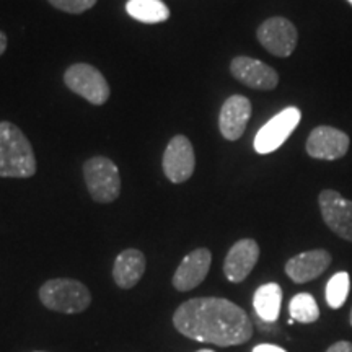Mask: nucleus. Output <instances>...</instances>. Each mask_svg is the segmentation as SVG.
Segmentation results:
<instances>
[{"label":"nucleus","mask_w":352,"mask_h":352,"mask_svg":"<svg viewBox=\"0 0 352 352\" xmlns=\"http://www.w3.org/2000/svg\"><path fill=\"white\" fill-rule=\"evenodd\" d=\"M230 72L243 85L256 88V90H274L279 83V76L276 70L253 57H235L230 64Z\"/></svg>","instance_id":"11"},{"label":"nucleus","mask_w":352,"mask_h":352,"mask_svg":"<svg viewBox=\"0 0 352 352\" xmlns=\"http://www.w3.org/2000/svg\"><path fill=\"white\" fill-rule=\"evenodd\" d=\"M173 324L183 336L220 347L245 344L253 336V323L243 308L220 297H197L182 303Z\"/></svg>","instance_id":"1"},{"label":"nucleus","mask_w":352,"mask_h":352,"mask_svg":"<svg viewBox=\"0 0 352 352\" xmlns=\"http://www.w3.org/2000/svg\"><path fill=\"white\" fill-rule=\"evenodd\" d=\"M327 352H352V342L349 341L334 342L333 346L328 347Z\"/></svg>","instance_id":"22"},{"label":"nucleus","mask_w":352,"mask_h":352,"mask_svg":"<svg viewBox=\"0 0 352 352\" xmlns=\"http://www.w3.org/2000/svg\"><path fill=\"white\" fill-rule=\"evenodd\" d=\"M83 176L95 202L108 204L121 195V176L114 162L107 157H94L83 165Z\"/></svg>","instance_id":"4"},{"label":"nucleus","mask_w":352,"mask_h":352,"mask_svg":"<svg viewBox=\"0 0 352 352\" xmlns=\"http://www.w3.org/2000/svg\"><path fill=\"white\" fill-rule=\"evenodd\" d=\"M145 266H147V261H145L142 252H139L135 248L124 250V252L118 254L116 261H114V283L120 285L121 289H132L142 279Z\"/></svg>","instance_id":"16"},{"label":"nucleus","mask_w":352,"mask_h":352,"mask_svg":"<svg viewBox=\"0 0 352 352\" xmlns=\"http://www.w3.org/2000/svg\"><path fill=\"white\" fill-rule=\"evenodd\" d=\"M64 82L74 94L90 101L91 104H104L109 98V85L98 69L90 64H74L65 70Z\"/></svg>","instance_id":"5"},{"label":"nucleus","mask_w":352,"mask_h":352,"mask_svg":"<svg viewBox=\"0 0 352 352\" xmlns=\"http://www.w3.org/2000/svg\"><path fill=\"white\" fill-rule=\"evenodd\" d=\"M302 120L300 109L296 107H289L277 113L272 120H270L258 131L254 138V151L261 155L277 151L289 135L296 131L298 122Z\"/></svg>","instance_id":"6"},{"label":"nucleus","mask_w":352,"mask_h":352,"mask_svg":"<svg viewBox=\"0 0 352 352\" xmlns=\"http://www.w3.org/2000/svg\"><path fill=\"white\" fill-rule=\"evenodd\" d=\"M259 259V246L252 239L239 240L228 250L223 261V274L230 283H243Z\"/></svg>","instance_id":"12"},{"label":"nucleus","mask_w":352,"mask_h":352,"mask_svg":"<svg viewBox=\"0 0 352 352\" xmlns=\"http://www.w3.org/2000/svg\"><path fill=\"white\" fill-rule=\"evenodd\" d=\"M197 352H215V351H210V349H201V351H197Z\"/></svg>","instance_id":"25"},{"label":"nucleus","mask_w":352,"mask_h":352,"mask_svg":"<svg viewBox=\"0 0 352 352\" xmlns=\"http://www.w3.org/2000/svg\"><path fill=\"white\" fill-rule=\"evenodd\" d=\"M212 253L208 248H197L183 259L173 276V287L179 292L196 289L208 277Z\"/></svg>","instance_id":"14"},{"label":"nucleus","mask_w":352,"mask_h":352,"mask_svg":"<svg viewBox=\"0 0 352 352\" xmlns=\"http://www.w3.org/2000/svg\"><path fill=\"white\" fill-rule=\"evenodd\" d=\"M347 2H349V3H351V6H352V0H347Z\"/></svg>","instance_id":"27"},{"label":"nucleus","mask_w":352,"mask_h":352,"mask_svg":"<svg viewBox=\"0 0 352 352\" xmlns=\"http://www.w3.org/2000/svg\"><path fill=\"white\" fill-rule=\"evenodd\" d=\"M258 41L267 52L277 57H289L296 51L298 33L294 23L284 16L264 20L258 28Z\"/></svg>","instance_id":"7"},{"label":"nucleus","mask_w":352,"mask_h":352,"mask_svg":"<svg viewBox=\"0 0 352 352\" xmlns=\"http://www.w3.org/2000/svg\"><path fill=\"white\" fill-rule=\"evenodd\" d=\"M318 206L329 230L342 240L352 241V201L342 197L334 189H323L320 192Z\"/></svg>","instance_id":"8"},{"label":"nucleus","mask_w":352,"mask_h":352,"mask_svg":"<svg viewBox=\"0 0 352 352\" xmlns=\"http://www.w3.org/2000/svg\"><path fill=\"white\" fill-rule=\"evenodd\" d=\"M36 158L30 140L19 126L0 122V178H32Z\"/></svg>","instance_id":"2"},{"label":"nucleus","mask_w":352,"mask_h":352,"mask_svg":"<svg viewBox=\"0 0 352 352\" xmlns=\"http://www.w3.org/2000/svg\"><path fill=\"white\" fill-rule=\"evenodd\" d=\"M47 2L57 10L78 15V13L90 10L96 3V0H47Z\"/></svg>","instance_id":"21"},{"label":"nucleus","mask_w":352,"mask_h":352,"mask_svg":"<svg viewBox=\"0 0 352 352\" xmlns=\"http://www.w3.org/2000/svg\"><path fill=\"white\" fill-rule=\"evenodd\" d=\"M253 352H287V351L274 344H258L253 349Z\"/></svg>","instance_id":"23"},{"label":"nucleus","mask_w":352,"mask_h":352,"mask_svg":"<svg viewBox=\"0 0 352 352\" xmlns=\"http://www.w3.org/2000/svg\"><path fill=\"white\" fill-rule=\"evenodd\" d=\"M351 324H352V310H351Z\"/></svg>","instance_id":"26"},{"label":"nucleus","mask_w":352,"mask_h":352,"mask_svg":"<svg viewBox=\"0 0 352 352\" xmlns=\"http://www.w3.org/2000/svg\"><path fill=\"white\" fill-rule=\"evenodd\" d=\"M289 311L292 320L298 323H315L320 318V308L310 294H297L289 303Z\"/></svg>","instance_id":"19"},{"label":"nucleus","mask_w":352,"mask_h":352,"mask_svg":"<svg viewBox=\"0 0 352 352\" xmlns=\"http://www.w3.org/2000/svg\"><path fill=\"white\" fill-rule=\"evenodd\" d=\"M126 12L142 23H162L170 19V8L162 0H127Z\"/></svg>","instance_id":"18"},{"label":"nucleus","mask_w":352,"mask_h":352,"mask_svg":"<svg viewBox=\"0 0 352 352\" xmlns=\"http://www.w3.org/2000/svg\"><path fill=\"white\" fill-rule=\"evenodd\" d=\"M349 135L336 127L318 126L307 139V153L318 160H338L349 151Z\"/></svg>","instance_id":"10"},{"label":"nucleus","mask_w":352,"mask_h":352,"mask_svg":"<svg viewBox=\"0 0 352 352\" xmlns=\"http://www.w3.org/2000/svg\"><path fill=\"white\" fill-rule=\"evenodd\" d=\"M196 168L195 148L184 135H175L164 153V171L171 183H184L191 178Z\"/></svg>","instance_id":"9"},{"label":"nucleus","mask_w":352,"mask_h":352,"mask_svg":"<svg viewBox=\"0 0 352 352\" xmlns=\"http://www.w3.org/2000/svg\"><path fill=\"white\" fill-rule=\"evenodd\" d=\"M280 303H283V289L279 284H264L254 292V311L264 323H274L279 318Z\"/></svg>","instance_id":"17"},{"label":"nucleus","mask_w":352,"mask_h":352,"mask_svg":"<svg viewBox=\"0 0 352 352\" xmlns=\"http://www.w3.org/2000/svg\"><path fill=\"white\" fill-rule=\"evenodd\" d=\"M351 279L347 272H338L327 284V302L331 308H341L344 305L347 294H349Z\"/></svg>","instance_id":"20"},{"label":"nucleus","mask_w":352,"mask_h":352,"mask_svg":"<svg viewBox=\"0 0 352 352\" xmlns=\"http://www.w3.org/2000/svg\"><path fill=\"white\" fill-rule=\"evenodd\" d=\"M331 264V254L327 250H311L290 258L285 263V274L296 284H305L316 279Z\"/></svg>","instance_id":"15"},{"label":"nucleus","mask_w":352,"mask_h":352,"mask_svg":"<svg viewBox=\"0 0 352 352\" xmlns=\"http://www.w3.org/2000/svg\"><path fill=\"white\" fill-rule=\"evenodd\" d=\"M39 300L46 308L60 314H82L91 303V294L80 280L51 279L39 289Z\"/></svg>","instance_id":"3"},{"label":"nucleus","mask_w":352,"mask_h":352,"mask_svg":"<svg viewBox=\"0 0 352 352\" xmlns=\"http://www.w3.org/2000/svg\"><path fill=\"white\" fill-rule=\"evenodd\" d=\"M7 34L3 32H0V56L7 51Z\"/></svg>","instance_id":"24"},{"label":"nucleus","mask_w":352,"mask_h":352,"mask_svg":"<svg viewBox=\"0 0 352 352\" xmlns=\"http://www.w3.org/2000/svg\"><path fill=\"white\" fill-rule=\"evenodd\" d=\"M252 116V103L243 95H232L222 104L219 114V129L223 139L239 140Z\"/></svg>","instance_id":"13"}]
</instances>
